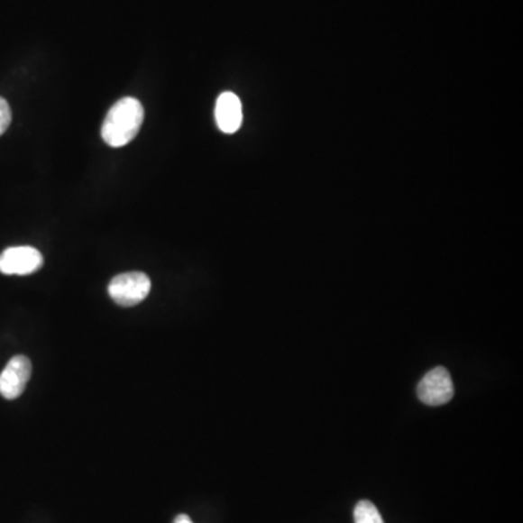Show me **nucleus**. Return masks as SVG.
I'll use <instances>...</instances> for the list:
<instances>
[{
	"label": "nucleus",
	"mask_w": 523,
	"mask_h": 523,
	"mask_svg": "<svg viewBox=\"0 0 523 523\" xmlns=\"http://www.w3.org/2000/svg\"><path fill=\"white\" fill-rule=\"evenodd\" d=\"M353 520L355 523H384L381 513L370 500L359 501L353 510Z\"/></svg>",
	"instance_id": "nucleus-7"
},
{
	"label": "nucleus",
	"mask_w": 523,
	"mask_h": 523,
	"mask_svg": "<svg viewBox=\"0 0 523 523\" xmlns=\"http://www.w3.org/2000/svg\"><path fill=\"white\" fill-rule=\"evenodd\" d=\"M144 121V108L135 97H124L109 109L102 125V139L108 146L124 147L139 134Z\"/></svg>",
	"instance_id": "nucleus-1"
},
{
	"label": "nucleus",
	"mask_w": 523,
	"mask_h": 523,
	"mask_svg": "<svg viewBox=\"0 0 523 523\" xmlns=\"http://www.w3.org/2000/svg\"><path fill=\"white\" fill-rule=\"evenodd\" d=\"M417 396L427 406H442L453 400V378L444 366L429 371L417 385Z\"/></svg>",
	"instance_id": "nucleus-3"
},
{
	"label": "nucleus",
	"mask_w": 523,
	"mask_h": 523,
	"mask_svg": "<svg viewBox=\"0 0 523 523\" xmlns=\"http://www.w3.org/2000/svg\"><path fill=\"white\" fill-rule=\"evenodd\" d=\"M151 280L142 272H128L116 275L108 287L109 296L118 306L133 307L142 303L149 296Z\"/></svg>",
	"instance_id": "nucleus-2"
},
{
	"label": "nucleus",
	"mask_w": 523,
	"mask_h": 523,
	"mask_svg": "<svg viewBox=\"0 0 523 523\" xmlns=\"http://www.w3.org/2000/svg\"><path fill=\"white\" fill-rule=\"evenodd\" d=\"M42 263V254L35 247H9L0 254V272L5 275H31L37 272Z\"/></svg>",
	"instance_id": "nucleus-4"
},
{
	"label": "nucleus",
	"mask_w": 523,
	"mask_h": 523,
	"mask_svg": "<svg viewBox=\"0 0 523 523\" xmlns=\"http://www.w3.org/2000/svg\"><path fill=\"white\" fill-rule=\"evenodd\" d=\"M173 523H194V522H192L191 518H189V516L179 515V516H176L175 522H173Z\"/></svg>",
	"instance_id": "nucleus-9"
},
{
	"label": "nucleus",
	"mask_w": 523,
	"mask_h": 523,
	"mask_svg": "<svg viewBox=\"0 0 523 523\" xmlns=\"http://www.w3.org/2000/svg\"><path fill=\"white\" fill-rule=\"evenodd\" d=\"M12 123V111L8 102L0 96V135L8 130Z\"/></svg>",
	"instance_id": "nucleus-8"
},
{
	"label": "nucleus",
	"mask_w": 523,
	"mask_h": 523,
	"mask_svg": "<svg viewBox=\"0 0 523 523\" xmlns=\"http://www.w3.org/2000/svg\"><path fill=\"white\" fill-rule=\"evenodd\" d=\"M32 365L26 356L12 358L0 374V396L6 400H15L30 381Z\"/></svg>",
	"instance_id": "nucleus-5"
},
{
	"label": "nucleus",
	"mask_w": 523,
	"mask_h": 523,
	"mask_svg": "<svg viewBox=\"0 0 523 523\" xmlns=\"http://www.w3.org/2000/svg\"><path fill=\"white\" fill-rule=\"evenodd\" d=\"M216 121L218 128L225 134L239 131L243 123V111L239 96L233 92H225L218 96L216 104Z\"/></svg>",
	"instance_id": "nucleus-6"
}]
</instances>
